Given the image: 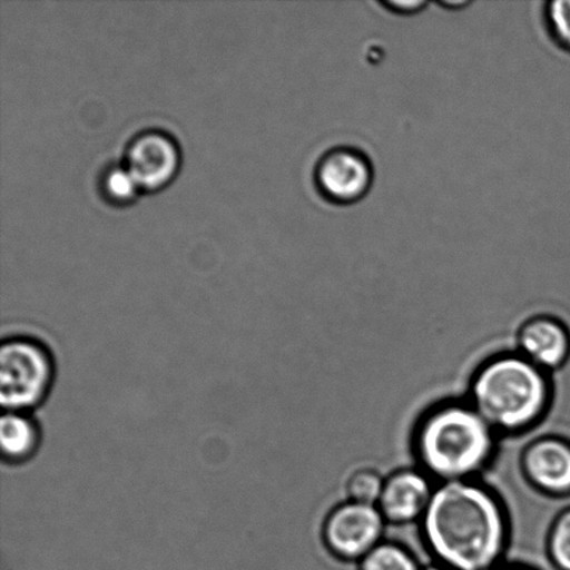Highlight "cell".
Instances as JSON below:
<instances>
[{
    "instance_id": "18",
    "label": "cell",
    "mask_w": 570,
    "mask_h": 570,
    "mask_svg": "<svg viewBox=\"0 0 570 570\" xmlns=\"http://www.w3.org/2000/svg\"><path fill=\"white\" fill-rule=\"evenodd\" d=\"M439 6L449 10H462L468 8V6H471V2H465V0H460V2H450V0H446V2H439Z\"/></svg>"
},
{
    "instance_id": "12",
    "label": "cell",
    "mask_w": 570,
    "mask_h": 570,
    "mask_svg": "<svg viewBox=\"0 0 570 570\" xmlns=\"http://www.w3.org/2000/svg\"><path fill=\"white\" fill-rule=\"evenodd\" d=\"M97 189L100 199L114 208L132 205L142 193L121 160L110 161L99 170Z\"/></svg>"
},
{
    "instance_id": "14",
    "label": "cell",
    "mask_w": 570,
    "mask_h": 570,
    "mask_svg": "<svg viewBox=\"0 0 570 570\" xmlns=\"http://www.w3.org/2000/svg\"><path fill=\"white\" fill-rule=\"evenodd\" d=\"M541 21L552 43L570 53V0H551L544 3Z\"/></svg>"
},
{
    "instance_id": "3",
    "label": "cell",
    "mask_w": 570,
    "mask_h": 570,
    "mask_svg": "<svg viewBox=\"0 0 570 570\" xmlns=\"http://www.w3.org/2000/svg\"><path fill=\"white\" fill-rule=\"evenodd\" d=\"M549 374L521 352H505L485 361L473 374L469 402L497 433L524 432L549 411Z\"/></svg>"
},
{
    "instance_id": "19",
    "label": "cell",
    "mask_w": 570,
    "mask_h": 570,
    "mask_svg": "<svg viewBox=\"0 0 570 570\" xmlns=\"http://www.w3.org/2000/svg\"><path fill=\"white\" fill-rule=\"evenodd\" d=\"M491 570H534V569H530V568L522 567V566H502V563H500L499 567H495Z\"/></svg>"
},
{
    "instance_id": "4",
    "label": "cell",
    "mask_w": 570,
    "mask_h": 570,
    "mask_svg": "<svg viewBox=\"0 0 570 570\" xmlns=\"http://www.w3.org/2000/svg\"><path fill=\"white\" fill-rule=\"evenodd\" d=\"M55 361L47 345L26 335L4 338L0 348V402L4 411L28 412L52 389Z\"/></svg>"
},
{
    "instance_id": "5",
    "label": "cell",
    "mask_w": 570,
    "mask_h": 570,
    "mask_svg": "<svg viewBox=\"0 0 570 570\" xmlns=\"http://www.w3.org/2000/svg\"><path fill=\"white\" fill-rule=\"evenodd\" d=\"M312 180L323 200L338 208H348L371 194L376 169L365 149L340 144L318 156L313 166Z\"/></svg>"
},
{
    "instance_id": "11",
    "label": "cell",
    "mask_w": 570,
    "mask_h": 570,
    "mask_svg": "<svg viewBox=\"0 0 570 570\" xmlns=\"http://www.w3.org/2000/svg\"><path fill=\"white\" fill-rule=\"evenodd\" d=\"M41 432L27 412L4 411L0 419V449L10 465H20L37 454Z\"/></svg>"
},
{
    "instance_id": "2",
    "label": "cell",
    "mask_w": 570,
    "mask_h": 570,
    "mask_svg": "<svg viewBox=\"0 0 570 570\" xmlns=\"http://www.w3.org/2000/svg\"><path fill=\"white\" fill-rule=\"evenodd\" d=\"M497 432L469 401H446L417 423L415 452L422 471L441 483L471 480L494 456Z\"/></svg>"
},
{
    "instance_id": "8",
    "label": "cell",
    "mask_w": 570,
    "mask_h": 570,
    "mask_svg": "<svg viewBox=\"0 0 570 570\" xmlns=\"http://www.w3.org/2000/svg\"><path fill=\"white\" fill-rule=\"evenodd\" d=\"M433 491L432 480L426 473L404 469L385 479L377 507L385 522L401 524L421 521Z\"/></svg>"
},
{
    "instance_id": "13",
    "label": "cell",
    "mask_w": 570,
    "mask_h": 570,
    "mask_svg": "<svg viewBox=\"0 0 570 570\" xmlns=\"http://www.w3.org/2000/svg\"><path fill=\"white\" fill-rule=\"evenodd\" d=\"M360 570H422V568L405 547L382 541L362 558Z\"/></svg>"
},
{
    "instance_id": "1",
    "label": "cell",
    "mask_w": 570,
    "mask_h": 570,
    "mask_svg": "<svg viewBox=\"0 0 570 570\" xmlns=\"http://www.w3.org/2000/svg\"><path fill=\"white\" fill-rule=\"evenodd\" d=\"M421 523L428 549L452 570H491L505 554L510 524L504 504L474 479L434 488Z\"/></svg>"
},
{
    "instance_id": "9",
    "label": "cell",
    "mask_w": 570,
    "mask_h": 570,
    "mask_svg": "<svg viewBox=\"0 0 570 570\" xmlns=\"http://www.w3.org/2000/svg\"><path fill=\"white\" fill-rule=\"evenodd\" d=\"M519 352L546 372L561 367L570 355V332L552 315H535L519 328Z\"/></svg>"
},
{
    "instance_id": "6",
    "label": "cell",
    "mask_w": 570,
    "mask_h": 570,
    "mask_svg": "<svg viewBox=\"0 0 570 570\" xmlns=\"http://www.w3.org/2000/svg\"><path fill=\"white\" fill-rule=\"evenodd\" d=\"M121 161L142 193H159L169 187L180 173L181 145L164 128H142L128 139Z\"/></svg>"
},
{
    "instance_id": "16",
    "label": "cell",
    "mask_w": 570,
    "mask_h": 570,
    "mask_svg": "<svg viewBox=\"0 0 570 570\" xmlns=\"http://www.w3.org/2000/svg\"><path fill=\"white\" fill-rule=\"evenodd\" d=\"M549 554L558 570H570V510L562 512L552 524Z\"/></svg>"
},
{
    "instance_id": "7",
    "label": "cell",
    "mask_w": 570,
    "mask_h": 570,
    "mask_svg": "<svg viewBox=\"0 0 570 570\" xmlns=\"http://www.w3.org/2000/svg\"><path fill=\"white\" fill-rule=\"evenodd\" d=\"M385 519L377 505L348 501L341 504L324 522L323 538L335 557L361 561L382 543Z\"/></svg>"
},
{
    "instance_id": "17",
    "label": "cell",
    "mask_w": 570,
    "mask_h": 570,
    "mask_svg": "<svg viewBox=\"0 0 570 570\" xmlns=\"http://www.w3.org/2000/svg\"><path fill=\"white\" fill-rule=\"evenodd\" d=\"M430 3L424 0H382L380 8L399 17H412L422 13Z\"/></svg>"
},
{
    "instance_id": "10",
    "label": "cell",
    "mask_w": 570,
    "mask_h": 570,
    "mask_svg": "<svg viewBox=\"0 0 570 570\" xmlns=\"http://www.w3.org/2000/svg\"><path fill=\"white\" fill-rule=\"evenodd\" d=\"M523 471L534 488L552 495L570 494V443L560 438L533 441L523 454Z\"/></svg>"
},
{
    "instance_id": "15",
    "label": "cell",
    "mask_w": 570,
    "mask_h": 570,
    "mask_svg": "<svg viewBox=\"0 0 570 570\" xmlns=\"http://www.w3.org/2000/svg\"><path fill=\"white\" fill-rule=\"evenodd\" d=\"M385 480L373 469H360L351 474L346 483L350 501L361 504L377 505L382 497Z\"/></svg>"
},
{
    "instance_id": "20",
    "label": "cell",
    "mask_w": 570,
    "mask_h": 570,
    "mask_svg": "<svg viewBox=\"0 0 570 570\" xmlns=\"http://www.w3.org/2000/svg\"><path fill=\"white\" fill-rule=\"evenodd\" d=\"M422 570H452V569L441 566V563H434V566L424 567V568H422Z\"/></svg>"
}]
</instances>
